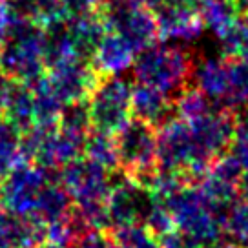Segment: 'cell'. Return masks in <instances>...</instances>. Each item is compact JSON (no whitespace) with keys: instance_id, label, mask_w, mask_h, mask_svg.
<instances>
[{"instance_id":"cell-1","label":"cell","mask_w":248,"mask_h":248,"mask_svg":"<svg viewBox=\"0 0 248 248\" xmlns=\"http://www.w3.org/2000/svg\"><path fill=\"white\" fill-rule=\"evenodd\" d=\"M6 42L0 55V68L16 82L33 84L44 77L46 61L42 51V24L16 15L6 4L4 8Z\"/></svg>"},{"instance_id":"cell-2","label":"cell","mask_w":248,"mask_h":248,"mask_svg":"<svg viewBox=\"0 0 248 248\" xmlns=\"http://www.w3.org/2000/svg\"><path fill=\"white\" fill-rule=\"evenodd\" d=\"M194 59L188 49L155 42L135 55L132 71L135 82L157 88L175 99L192 84Z\"/></svg>"},{"instance_id":"cell-3","label":"cell","mask_w":248,"mask_h":248,"mask_svg":"<svg viewBox=\"0 0 248 248\" xmlns=\"http://www.w3.org/2000/svg\"><path fill=\"white\" fill-rule=\"evenodd\" d=\"M132 92L123 75H101L86 99L95 132L115 135L132 119Z\"/></svg>"},{"instance_id":"cell-4","label":"cell","mask_w":248,"mask_h":248,"mask_svg":"<svg viewBox=\"0 0 248 248\" xmlns=\"http://www.w3.org/2000/svg\"><path fill=\"white\" fill-rule=\"evenodd\" d=\"M61 179L57 170L22 161L0 177V204L16 216L30 219L49 183Z\"/></svg>"},{"instance_id":"cell-5","label":"cell","mask_w":248,"mask_h":248,"mask_svg":"<svg viewBox=\"0 0 248 248\" xmlns=\"http://www.w3.org/2000/svg\"><path fill=\"white\" fill-rule=\"evenodd\" d=\"M113 137L119 168L142 186L157 168V128L132 117Z\"/></svg>"},{"instance_id":"cell-6","label":"cell","mask_w":248,"mask_h":248,"mask_svg":"<svg viewBox=\"0 0 248 248\" xmlns=\"http://www.w3.org/2000/svg\"><path fill=\"white\" fill-rule=\"evenodd\" d=\"M157 166L183 173L188 183L199 181L208 171L201 163L190 124L173 117L157 130Z\"/></svg>"},{"instance_id":"cell-7","label":"cell","mask_w":248,"mask_h":248,"mask_svg":"<svg viewBox=\"0 0 248 248\" xmlns=\"http://www.w3.org/2000/svg\"><path fill=\"white\" fill-rule=\"evenodd\" d=\"M106 30L123 37L139 53L159 40V31L150 8L133 6L126 0H106L99 8Z\"/></svg>"},{"instance_id":"cell-8","label":"cell","mask_w":248,"mask_h":248,"mask_svg":"<svg viewBox=\"0 0 248 248\" xmlns=\"http://www.w3.org/2000/svg\"><path fill=\"white\" fill-rule=\"evenodd\" d=\"M61 183L73 199V204L106 202L111 188V171L80 155L61 170Z\"/></svg>"},{"instance_id":"cell-9","label":"cell","mask_w":248,"mask_h":248,"mask_svg":"<svg viewBox=\"0 0 248 248\" xmlns=\"http://www.w3.org/2000/svg\"><path fill=\"white\" fill-rule=\"evenodd\" d=\"M190 130L201 163L210 168L217 157L228 152L235 130V111L228 108H216L210 113L190 121Z\"/></svg>"},{"instance_id":"cell-10","label":"cell","mask_w":248,"mask_h":248,"mask_svg":"<svg viewBox=\"0 0 248 248\" xmlns=\"http://www.w3.org/2000/svg\"><path fill=\"white\" fill-rule=\"evenodd\" d=\"M46 78L61 101L66 104L73 101H86L101 75L93 68L92 61L71 57L49 66Z\"/></svg>"},{"instance_id":"cell-11","label":"cell","mask_w":248,"mask_h":248,"mask_svg":"<svg viewBox=\"0 0 248 248\" xmlns=\"http://www.w3.org/2000/svg\"><path fill=\"white\" fill-rule=\"evenodd\" d=\"M154 13L159 39L163 40H190L197 39L204 26L201 22L199 11L188 8L185 4L170 2V0H155L150 6Z\"/></svg>"},{"instance_id":"cell-12","label":"cell","mask_w":248,"mask_h":248,"mask_svg":"<svg viewBox=\"0 0 248 248\" xmlns=\"http://www.w3.org/2000/svg\"><path fill=\"white\" fill-rule=\"evenodd\" d=\"M192 86L202 92L208 99L223 106L230 108V90H232V77H230V59L226 57H202L201 61L194 62L192 71Z\"/></svg>"},{"instance_id":"cell-13","label":"cell","mask_w":248,"mask_h":248,"mask_svg":"<svg viewBox=\"0 0 248 248\" xmlns=\"http://www.w3.org/2000/svg\"><path fill=\"white\" fill-rule=\"evenodd\" d=\"M132 113L135 119L161 128L175 117V104L170 95L157 88L135 82L132 92Z\"/></svg>"},{"instance_id":"cell-14","label":"cell","mask_w":248,"mask_h":248,"mask_svg":"<svg viewBox=\"0 0 248 248\" xmlns=\"http://www.w3.org/2000/svg\"><path fill=\"white\" fill-rule=\"evenodd\" d=\"M137 51L123 37L113 31H106L92 57L93 68L99 75H124L132 70Z\"/></svg>"},{"instance_id":"cell-15","label":"cell","mask_w":248,"mask_h":248,"mask_svg":"<svg viewBox=\"0 0 248 248\" xmlns=\"http://www.w3.org/2000/svg\"><path fill=\"white\" fill-rule=\"evenodd\" d=\"M46 243V226L0 208V248H40Z\"/></svg>"},{"instance_id":"cell-16","label":"cell","mask_w":248,"mask_h":248,"mask_svg":"<svg viewBox=\"0 0 248 248\" xmlns=\"http://www.w3.org/2000/svg\"><path fill=\"white\" fill-rule=\"evenodd\" d=\"M70 30L71 46L77 57L92 61L95 49L106 35V24L99 11H86L77 15H66Z\"/></svg>"},{"instance_id":"cell-17","label":"cell","mask_w":248,"mask_h":248,"mask_svg":"<svg viewBox=\"0 0 248 248\" xmlns=\"http://www.w3.org/2000/svg\"><path fill=\"white\" fill-rule=\"evenodd\" d=\"M42 51H44L46 68L61 61L71 59V57H77L71 46L66 15L57 16L53 20L42 24Z\"/></svg>"},{"instance_id":"cell-18","label":"cell","mask_w":248,"mask_h":248,"mask_svg":"<svg viewBox=\"0 0 248 248\" xmlns=\"http://www.w3.org/2000/svg\"><path fill=\"white\" fill-rule=\"evenodd\" d=\"M2 113L20 133L31 130L35 126V102L31 86L16 82Z\"/></svg>"},{"instance_id":"cell-19","label":"cell","mask_w":248,"mask_h":248,"mask_svg":"<svg viewBox=\"0 0 248 248\" xmlns=\"http://www.w3.org/2000/svg\"><path fill=\"white\" fill-rule=\"evenodd\" d=\"M30 86L33 92V102H35V126H44V128L57 126L64 102L49 86L46 75Z\"/></svg>"},{"instance_id":"cell-20","label":"cell","mask_w":248,"mask_h":248,"mask_svg":"<svg viewBox=\"0 0 248 248\" xmlns=\"http://www.w3.org/2000/svg\"><path fill=\"white\" fill-rule=\"evenodd\" d=\"M197 11L204 30L216 33L217 37L226 28H230L235 22V18L241 15L235 0H202Z\"/></svg>"},{"instance_id":"cell-21","label":"cell","mask_w":248,"mask_h":248,"mask_svg":"<svg viewBox=\"0 0 248 248\" xmlns=\"http://www.w3.org/2000/svg\"><path fill=\"white\" fill-rule=\"evenodd\" d=\"M57 128L70 135L73 139L84 140L92 132V117H90V109H88V102L86 101H73L66 102L61 109V115L57 121Z\"/></svg>"},{"instance_id":"cell-22","label":"cell","mask_w":248,"mask_h":248,"mask_svg":"<svg viewBox=\"0 0 248 248\" xmlns=\"http://www.w3.org/2000/svg\"><path fill=\"white\" fill-rule=\"evenodd\" d=\"M84 155L92 159L93 163L101 164L106 170L113 171L119 170V157H117L115 137L109 133L95 132L92 130L86 137L84 142Z\"/></svg>"},{"instance_id":"cell-23","label":"cell","mask_w":248,"mask_h":248,"mask_svg":"<svg viewBox=\"0 0 248 248\" xmlns=\"http://www.w3.org/2000/svg\"><path fill=\"white\" fill-rule=\"evenodd\" d=\"M173 104H175V115L181 117V119H185L186 123L206 115L212 109L223 108V106L216 104L212 99H208L204 93L199 92V90L192 84L179 93L177 97L173 99Z\"/></svg>"},{"instance_id":"cell-24","label":"cell","mask_w":248,"mask_h":248,"mask_svg":"<svg viewBox=\"0 0 248 248\" xmlns=\"http://www.w3.org/2000/svg\"><path fill=\"white\" fill-rule=\"evenodd\" d=\"M20 135L22 133L9 123L4 113H0V177H4L11 168L24 161Z\"/></svg>"},{"instance_id":"cell-25","label":"cell","mask_w":248,"mask_h":248,"mask_svg":"<svg viewBox=\"0 0 248 248\" xmlns=\"http://www.w3.org/2000/svg\"><path fill=\"white\" fill-rule=\"evenodd\" d=\"M8 6L16 15L39 24H46L64 15L62 0H8Z\"/></svg>"},{"instance_id":"cell-26","label":"cell","mask_w":248,"mask_h":248,"mask_svg":"<svg viewBox=\"0 0 248 248\" xmlns=\"http://www.w3.org/2000/svg\"><path fill=\"white\" fill-rule=\"evenodd\" d=\"M219 40H221V49L226 59L248 57V16H237L235 22L219 35Z\"/></svg>"},{"instance_id":"cell-27","label":"cell","mask_w":248,"mask_h":248,"mask_svg":"<svg viewBox=\"0 0 248 248\" xmlns=\"http://www.w3.org/2000/svg\"><path fill=\"white\" fill-rule=\"evenodd\" d=\"M230 77L232 90L228 104L233 111L248 108V57L230 59Z\"/></svg>"},{"instance_id":"cell-28","label":"cell","mask_w":248,"mask_h":248,"mask_svg":"<svg viewBox=\"0 0 248 248\" xmlns=\"http://www.w3.org/2000/svg\"><path fill=\"white\" fill-rule=\"evenodd\" d=\"M228 152L247 170L248 168V108L235 111V130H233V137Z\"/></svg>"},{"instance_id":"cell-29","label":"cell","mask_w":248,"mask_h":248,"mask_svg":"<svg viewBox=\"0 0 248 248\" xmlns=\"http://www.w3.org/2000/svg\"><path fill=\"white\" fill-rule=\"evenodd\" d=\"M106 0H62L64 15H77L86 11H99Z\"/></svg>"},{"instance_id":"cell-30","label":"cell","mask_w":248,"mask_h":248,"mask_svg":"<svg viewBox=\"0 0 248 248\" xmlns=\"http://www.w3.org/2000/svg\"><path fill=\"white\" fill-rule=\"evenodd\" d=\"M15 84H16L15 78L9 77L8 73L0 68V113L6 108V104H8V101H9V95L13 92Z\"/></svg>"},{"instance_id":"cell-31","label":"cell","mask_w":248,"mask_h":248,"mask_svg":"<svg viewBox=\"0 0 248 248\" xmlns=\"http://www.w3.org/2000/svg\"><path fill=\"white\" fill-rule=\"evenodd\" d=\"M239 194L243 197V201L248 202V168L243 171V175H241V181H239Z\"/></svg>"},{"instance_id":"cell-32","label":"cell","mask_w":248,"mask_h":248,"mask_svg":"<svg viewBox=\"0 0 248 248\" xmlns=\"http://www.w3.org/2000/svg\"><path fill=\"white\" fill-rule=\"evenodd\" d=\"M170 2H177V4H185L188 8L199 9V6L202 4V0H170Z\"/></svg>"},{"instance_id":"cell-33","label":"cell","mask_w":248,"mask_h":248,"mask_svg":"<svg viewBox=\"0 0 248 248\" xmlns=\"http://www.w3.org/2000/svg\"><path fill=\"white\" fill-rule=\"evenodd\" d=\"M126 2H130L133 6H140V8H150L155 0H126Z\"/></svg>"},{"instance_id":"cell-34","label":"cell","mask_w":248,"mask_h":248,"mask_svg":"<svg viewBox=\"0 0 248 248\" xmlns=\"http://www.w3.org/2000/svg\"><path fill=\"white\" fill-rule=\"evenodd\" d=\"M40 248H70V247H59V245H42Z\"/></svg>"},{"instance_id":"cell-35","label":"cell","mask_w":248,"mask_h":248,"mask_svg":"<svg viewBox=\"0 0 248 248\" xmlns=\"http://www.w3.org/2000/svg\"><path fill=\"white\" fill-rule=\"evenodd\" d=\"M6 4H8V0H0V8H4Z\"/></svg>"},{"instance_id":"cell-36","label":"cell","mask_w":248,"mask_h":248,"mask_svg":"<svg viewBox=\"0 0 248 248\" xmlns=\"http://www.w3.org/2000/svg\"><path fill=\"white\" fill-rule=\"evenodd\" d=\"M247 16H248V13H247Z\"/></svg>"}]
</instances>
